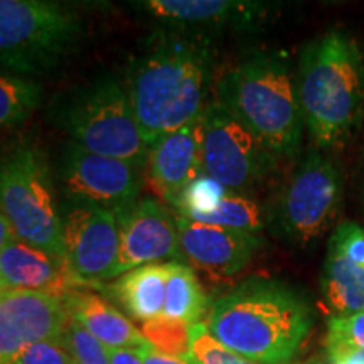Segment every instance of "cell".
<instances>
[{
	"label": "cell",
	"instance_id": "obj_4",
	"mask_svg": "<svg viewBox=\"0 0 364 364\" xmlns=\"http://www.w3.org/2000/svg\"><path fill=\"white\" fill-rule=\"evenodd\" d=\"M216 102L253 132L277 157H295L304 134L297 78L280 54H258L231 68Z\"/></svg>",
	"mask_w": 364,
	"mask_h": 364
},
{
	"label": "cell",
	"instance_id": "obj_9",
	"mask_svg": "<svg viewBox=\"0 0 364 364\" xmlns=\"http://www.w3.org/2000/svg\"><path fill=\"white\" fill-rule=\"evenodd\" d=\"M277 156L218 102L203 112V172L230 191H252L270 176Z\"/></svg>",
	"mask_w": 364,
	"mask_h": 364
},
{
	"label": "cell",
	"instance_id": "obj_16",
	"mask_svg": "<svg viewBox=\"0 0 364 364\" xmlns=\"http://www.w3.org/2000/svg\"><path fill=\"white\" fill-rule=\"evenodd\" d=\"M134 6L169 29L199 33L208 29H245L260 22L267 4L236 0H145Z\"/></svg>",
	"mask_w": 364,
	"mask_h": 364
},
{
	"label": "cell",
	"instance_id": "obj_11",
	"mask_svg": "<svg viewBox=\"0 0 364 364\" xmlns=\"http://www.w3.org/2000/svg\"><path fill=\"white\" fill-rule=\"evenodd\" d=\"M140 167L68 145L61 161V181L73 203L93 204L122 215L136 204Z\"/></svg>",
	"mask_w": 364,
	"mask_h": 364
},
{
	"label": "cell",
	"instance_id": "obj_33",
	"mask_svg": "<svg viewBox=\"0 0 364 364\" xmlns=\"http://www.w3.org/2000/svg\"><path fill=\"white\" fill-rule=\"evenodd\" d=\"M329 364H364V351L343 354V356L329 359Z\"/></svg>",
	"mask_w": 364,
	"mask_h": 364
},
{
	"label": "cell",
	"instance_id": "obj_23",
	"mask_svg": "<svg viewBox=\"0 0 364 364\" xmlns=\"http://www.w3.org/2000/svg\"><path fill=\"white\" fill-rule=\"evenodd\" d=\"M191 221L201 223V225H211L226 228V230L243 231V233L260 235L263 228V211L247 196L228 193L223 201L218 204L216 209L206 215H193L184 216Z\"/></svg>",
	"mask_w": 364,
	"mask_h": 364
},
{
	"label": "cell",
	"instance_id": "obj_6",
	"mask_svg": "<svg viewBox=\"0 0 364 364\" xmlns=\"http://www.w3.org/2000/svg\"><path fill=\"white\" fill-rule=\"evenodd\" d=\"M0 213L17 240L66 263L51 171L34 142L17 140L0 150Z\"/></svg>",
	"mask_w": 364,
	"mask_h": 364
},
{
	"label": "cell",
	"instance_id": "obj_25",
	"mask_svg": "<svg viewBox=\"0 0 364 364\" xmlns=\"http://www.w3.org/2000/svg\"><path fill=\"white\" fill-rule=\"evenodd\" d=\"M140 332L150 348L157 349L159 353L176 358H189L191 326L186 322L161 317L157 321L145 322Z\"/></svg>",
	"mask_w": 364,
	"mask_h": 364
},
{
	"label": "cell",
	"instance_id": "obj_17",
	"mask_svg": "<svg viewBox=\"0 0 364 364\" xmlns=\"http://www.w3.org/2000/svg\"><path fill=\"white\" fill-rule=\"evenodd\" d=\"M149 181L164 203L174 206L186 186L203 176V113L150 149Z\"/></svg>",
	"mask_w": 364,
	"mask_h": 364
},
{
	"label": "cell",
	"instance_id": "obj_1",
	"mask_svg": "<svg viewBox=\"0 0 364 364\" xmlns=\"http://www.w3.org/2000/svg\"><path fill=\"white\" fill-rule=\"evenodd\" d=\"M213 59L206 36L169 27L154 33L136 53L125 90L150 149L208 107Z\"/></svg>",
	"mask_w": 364,
	"mask_h": 364
},
{
	"label": "cell",
	"instance_id": "obj_22",
	"mask_svg": "<svg viewBox=\"0 0 364 364\" xmlns=\"http://www.w3.org/2000/svg\"><path fill=\"white\" fill-rule=\"evenodd\" d=\"M43 102V86L24 76L0 73V134L19 127Z\"/></svg>",
	"mask_w": 364,
	"mask_h": 364
},
{
	"label": "cell",
	"instance_id": "obj_24",
	"mask_svg": "<svg viewBox=\"0 0 364 364\" xmlns=\"http://www.w3.org/2000/svg\"><path fill=\"white\" fill-rule=\"evenodd\" d=\"M326 351L327 361L348 353L364 351V311L329 317Z\"/></svg>",
	"mask_w": 364,
	"mask_h": 364
},
{
	"label": "cell",
	"instance_id": "obj_36",
	"mask_svg": "<svg viewBox=\"0 0 364 364\" xmlns=\"http://www.w3.org/2000/svg\"><path fill=\"white\" fill-rule=\"evenodd\" d=\"M292 364H294V363H292Z\"/></svg>",
	"mask_w": 364,
	"mask_h": 364
},
{
	"label": "cell",
	"instance_id": "obj_7",
	"mask_svg": "<svg viewBox=\"0 0 364 364\" xmlns=\"http://www.w3.org/2000/svg\"><path fill=\"white\" fill-rule=\"evenodd\" d=\"M59 125L71 144L86 152L144 167L150 147L132 108L125 83L115 76H100L76 90L58 113Z\"/></svg>",
	"mask_w": 364,
	"mask_h": 364
},
{
	"label": "cell",
	"instance_id": "obj_30",
	"mask_svg": "<svg viewBox=\"0 0 364 364\" xmlns=\"http://www.w3.org/2000/svg\"><path fill=\"white\" fill-rule=\"evenodd\" d=\"M139 356L142 359L144 364H193L189 361V358H176L169 356V354L159 353L157 349L147 348V349H139Z\"/></svg>",
	"mask_w": 364,
	"mask_h": 364
},
{
	"label": "cell",
	"instance_id": "obj_31",
	"mask_svg": "<svg viewBox=\"0 0 364 364\" xmlns=\"http://www.w3.org/2000/svg\"><path fill=\"white\" fill-rule=\"evenodd\" d=\"M112 364H144L134 349H108Z\"/></svg>",
	"mask_w": 364,
	"mask_h": 364
},
{
	"label": "cell",
	"instance_id": "obj_15",
	"mask_svg": "<svg viewBox=\"0 0 364 364\" xmlns=\"http://www.w3.org/2000/svg\"><path fill=\"white\" fill-rule=\"evenodd\" d=\"M176 220L181 257L189 263V267L201 268L209 275H235L243 270L263 247L260 235L201 225L179 215Z\"/></svg>",
	"mask_w": 364,
	"mask_h": 364
},
{
	"label": "cell",
	"instance_id": "obj_35",
	"mask_svg": "<svg viewBox=\"0 0 364 364\" xmlns=\"http://www.w3.org/2000/svg\"><path fill=\"white\" fill-rule=\"evenodd\" d=\"M307 364H322V363H318V361H316V359H314V361H309Z\"/></svg>",
	"mask_w": 364,
	"mask_h": 364
},
{
	"label": "cell",
	"instance_id": "obj_5",
	"mask_svg": "<svg viewBox=\"0 0 364 364\" xmlns=\"http://www.w3.org/2000/svg\"><path fill=\"white\" fill-rule=\"evenodd\" d=\"M86 36L78 9L53 0H0V71L29 78L56 70Z\"/></svg>",
	"mask_w": 364,
	"mask_h": 364
},
{
	"label": "cell",
	"instance_id": "obj_27",
	"mask_svg": "<svg viewBox=\"0 0 364 364\" xmlns=\"http://www.w3.org/2000/svg\"><path fill=\"white\" fill-rule=\"evenodd\" d=\"M189 361L193 364H255L220 343L208 329L206 322L191 326Z\"/></svg>",
	"mask_w": 364,
	"mask_h": 364
},
{
	"label": "cell",
	"instance_id": "obj_32",
	"mask_svg": "<svg viewBox=\"0 0 364 364\" xmlns=\"http://www.w3.org/2000/svg\"><path fill=\"white\" fill-rule=\"evenodd\" d=\"M16 235H14L11 225H9L6 218H4L2 213H0V252H2L4 248L7 247V245H11L12 241H16Z\"/></svg>",
	"mask_w": 364,
	"mask_h": 364
},
{
	"label": "cell",
	"instance_id": "obj_14",
	"mask_svg": "<svg viewBox=\"0 0 364 364\" xmlns=\"http://www.w3.org/2000/svg\"><path fill=\"white\" fill-rule=\"evenodd\" d=\"M321 289L331 316L364 311V228L341 223L332 231Z\"/></svg>",
	"mask_w": 364,
	"mask_h": 364
},
{
	"label": "cell",
	"instance_id": "obj_12",
	"mask_svg": "<svg viewBox=\"0 0 364 364\" xmlns=\"http://www.w3.org/2000/svg\"><path fill=\"white\" fill-rule=\"evenodd\" d=\"M68 318L65 299L29 290H0V364H14L31 344L61 339Z\"/></svg>",
	"mask_w": 364,
	"mask_h": 364
},
{
	"label": "cell",
	"instance_id": "obj_20",
	"mask_svg": "<svg viewBox=\"0 0 364 364\" xmlns=\"http://www.w3.org/2000/svg\"><path fill=\"white\" fill-rule=\"evenodd\" d=\"M169 267L171 262L152 263L124 273L112 285L113 297L124 306L127 314L142 324L157 321L164 316Z\"/></svg>",
	"mask_w": 364,
	"mask_h": 364
},
{
	"label": "cell",
	"instance_id": "obj_26",
	"mask_svg": "<svg viewBox=\"0 0 364 364\" xmlns=\"http://www.w3.org/2000/svg\"><path fill=\"white\" fill-rule=\"evenodd\" d=\"M228 193L230 191L216 179L203 174L186 186V189L177 198L174 208L179 216L206 215L218 208V204Z\"/></svg>",
	"mask_w": 364,
	"mask_h": 364
},
{
	"label": "cell",
	"instance_id": "obj_2",
	"mask_svg": "<svg viewBox=\"0 0 364 364\" xmlns=\"http://www.w3.org/2000/svg\"><path fill=\"white\" fill-rule=\"evenodd\" d=\"M208 329L255 364H292L314 327L307 299L277 280H247L215 300Z\"/></svg>",
	"mask_w": 364,
	"mask_h": 364
},
{
	"label": "cell",
	"instance_id": "obj_21",
	"mask_svg": "<svg viewBox=\"0 0 364 364\" xmlns=\"http://www.w3.org/2000/svg\"><path fill=\"white\" fill-rule=\"evenodd\" d=\"M208 306V295L193 267L188 263L171 262L162 317L194 326L206 316Z\"/></svg>",
	"mask_w": 364,
	"mask_h": 364
},
{
	"label": "cell",
	"instance_id": "obj_28",
	"mask_svg": "<svg viewBox=\"0 0 364 364\" xmlns=\"http://www.w3.org/2000/svg\"><path fill=\"white\" fill-rule=\"evenodd\" d=\"M61 343L70 353L73 364H112L107 346H103L71 317L68 318V324L61 334Z\"/></svg>",
	"mask_w": 364,
	"mask_h": 364
},
{
	"label": "cell",
	"instance_id": "obj_29",
	"mask_svg": "<svg viewBox=\"0 0 364 364\" xmlns=\"http://www.w3.org/2000/svg\"><path fill=\"white\" fill-rule=\"evenodd\" d=\"M14 364H73V359L61 339H56L31 344L16 358Z\"/></svg>",
	"mask_w": 364,
	"mask_h": 364
},
{
	"label": "cell",
	"instance_id": "obj_10",
	"mask_svg": "<svg viewBox=\"0 0 364 364\" xmlns=\"http://www.w3.org/2000/svg\"><path fill=\"white\" fill-rule=\"evenodd\" d=\"M63 248L73 275L88 289L112 280L120 255V223L115 213L70 201L61 211Z\"/></svg>",
	"mask_w": 364,
	"mask_h": 364
},
{
	"label": "cell",
	"instance_id": "obj_18",
	"mask_svg": "<svg viewBox=\"0 0 364 364\" xmlns=\"http://www.w3.org/2000/svg\"><path fill=\"white\" fill-rule=\"evenodd\" d=\"M0 275L7 289L49 294L61 299L88 289L73 275L65 262L19 240L0 252Z\"/></svg>",
	"mask_w": 364,
	"mask_h": 364
},
{
	"label": "cell",
	"instance_id": "obj_3",
	"mask_svg": "<svg viewBox=\"0 0 364 364\" xmlns=\"http://www.w3.org/2000/svg\"><path fill=\"white\" fill-rule=\"evenodd\" d=\"M304 124L318 147L339 149L364 122V49L334 29L306 46L299 63Z\"/></svg>",
	"mask_w": 364,
	"mask_h": 364
},
{
	"label": "cell",
	"instance_id": "obj_19",
	"mask_svg": "<svg viewBox=\"0 0 364 364\" xmlns=\"http://www.w3.org/2000/svg\"><path fill=\"white\" fill-rule=\"evenodd\" d=\"M68 314L73 321L85 327L91 336L108 349H147L140 329L132 324L120 311H117L102 295L80 290L65 299Z\"/></svg>",
	"mask_w": 364,
	"mask_h": 364
},
{
	"label": "cell",
	"instance_id": "obj_13",
	"mask_svg": "<svg viewBox=\"0 0 364 364\" xmlns=\"http://www.w3.org/2000/svg\"><path fill=\"white\" fill-rule=\"evenodd\" d=\"M118 223L120 255L113 279L134 268L182 258L177 220L161 201H136L129 211L118 215Z\"/></svg>",
	"mask_w": 364,
	"mask_h": 364
},
{
	"label": "cell",
	"instance_id": "obj_8",
	"mask_svg": "<svg viewBox=\"0 0 364 364\" xmlns=\"http://www.w3.org/2000/svg\"><path fill=\"white\" fill-rule=\"evenodd\" d=\"M343 206V174L332 159L309 154L282 191L273 223L289 243L307 247L338 220Z\"/></svg>",
	"mask_w": 364,
	"mask_h": 364
},
{
	"label": "cell",
	"instance_id": "obj_34",
	"mask_svg": "<svg viewBox=\"0 0 364 364\" xmlns=\"http://www.w3.org/2000/svg\"><path fill=\"white\" fill-rule=\"evenodd\" d=\"M4 289H7V285H6V282H4L2 275H0V290H4Z\"/></svg>",
	"mask_w": 364,
	"mask_h": 364
}]
</instances>
